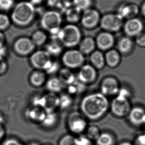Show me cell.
Returning a JSON list of instances; mask_svg holds the SVG:
<instances>
[{
	"label": "cell",
	"mask_w": 145,
	"mask_h": 145,
	"mask_svg": "<svg viewBox=\"0 0 145 145\" xmlns=\"http://www.w3.org/2000/svg\"><path fill=\"white\" fill-rule=\"evenodd\" d=\"M72 99L71 97L67 95H62L59 97V106L63 108L69 107L72 103Z\"/></svg>",
	"instance_id": "34"
},
{
	"label": "cell",
	"mask_w": 145,
	"mask_h": 145,
	"mask_svg": "<svg viewBox=\"0 0 145 145\" xmlns=\"http://www.w3.org/2000/svg\"><path fill=\"white\" fill-rule=\"evenodd\" d=\"M48 5L52 7L63 8L62 0H47Z\"/></svg>",
	"instance_id": "42"
},
{
	"label": "cell",
	"mask_w": 145,
	"mask_h": 145,
	"mask_svg": "<svg viewBox=\"0 0 145 145\" xmlns=\"http://www.w3.org/2000/svg\"><path fill=\"white\" fill-rule=\"evenodd\" d=\"M91 5L92 0H75L74 7L82 11L89 9Z\"/></svg>",
	"instance_id": "33"
},
{
	"label": "cell",
	"mask_w": 145,
	"mask_h": 145,
	"mask_svg": "<svg viewBox=\"0 0 145 145\" xmlns=\"http://www.w3.org/2000/svg\"><path fill=\"white\" fill-rule=\"evenodd\" d=\"M69 125L72 131L75 133H79L84 130L86 127V122L84 120L79 118L77 113L73 114L71 116Z\"/></svg>",
	"instance_id": "17"
},
{
	"label": "cell",
	"mask_w": 145,
	"mask_h": 145,
	"mask_svg": "<svg viewBox=\"0 0 145 145\" xmlns=\"http://www.w3.org/2000/svg\"><path fill=\"white\" fill-rule=\"evenodd\" d=\"M105 61L110 67H115L120 63V57L117 51L112 50L106 53Z\"/></svg>",
	"instance_id": "23"
},
{
	"label": "cell",
	"mask_w": 145,
	"mask_h": 145,
	"mask_svg": "<svg viewBox=\"0 0 145 145\" xmlns=\"http://www.w3.org/2000/svg\"><path fill=\"white\" fill-rule=\"evenodd\" d=\"M90 59L95 67L98 69H101L105 64V57L100 51H95L91 56Z\"/></svg>",
	"instance_id": "26"
},
{
	"label": "cell",
	"mask_w": 145,
	"mask_h": 145,
	"mask_svg": "<svg viewBox=\"0 0 145 145\" xmlns=\"http://www.w3.org/2000/svg\"><path fill=\"white\" fill-rule=\"evenodd\" d=\"M10 20L8 16L5 14H0V30H4L8 27Z\"/></svg>",
	"instance_id": "36"
},
{
	"label": "cell",
	"mask_w": 145,
	"mask_h": 145,
	"mask_svg": "<svg viewBox=\"0 0 145 145\" xmlns=\"http://www.w3.org/2000/svg\"><path fill=\"white\" fill-rule=\"evenodd\" d=\"M59 78L63 84L71 85L76 80L74 75L68 69H63L59 71Z\"/></svg>",
	"instance_id": "21"
},
{
	"label": "cell",
	"mask_w": 145,
	"mask_h": 145,
	"mask_svg": "<svg viewBox=\"0 0 145 145\" xmlns=\"http://www.w3.org/2000/svg\"><path fill=\"white\" fill-rule=\"evenodd\" d=\"M3 145H22L19 142L14 139H10L6 140L5 141Z\"/></svg>",
	"instance_id": "45"
},
{
	"label": "cell",
	"mask_w": 145,
	"mask_h": 145,
	"mask_svg": "<svg viewBox=\"0 0 145 145\" xmlns=\"http://www.w3.org/2000/svg\"><path fill=\"white\" fill-rule=\"evenodd\" d=\"M35 12V8L31 2H20L14 8L11 18L18 25H27L33 20Z\"/></svg>",
	"instance_id": "2"
},
{
	"label": "cell",
	"mask_w": 145,
	"mask_h": 145,
	"mask_svg": "<svg viewBox=\"0 0 145 145\" xmlns=\"http://www.w3.org/2000/svg\"><path fill=\"white\" fill-rule=\"evenodd\" d=\"M134 43L131 37L126 36L122 38L118 44V48L120 53L126 54L129 53L133 48Z\"/></svg>",
	"instance_id": "20"
},
{
	"label": "cell",
	"mask_w": 145,
	"mask_h": 145,
	"mask_svg": "<svg viewBox=\"0 0 145 145\" xmlns=\"http://www.w3.org/2000/svg\"><path fill=\"white\" fill-rule=\"evenodd\" d=\"M62 59L65 66L72 69L80 67L84 61L82 53L76 50H71L66 52L63 55Z\"/></svg>",
	"instance_id": "8"
},
{
	"label": "cell",
	"mask_w": 145,
	"mask_h": 145,
	"mask_svg": "<svg viewBox=\"0 0 145 145\" xmlns=\"http://www.w3.org/2000/svg\"><path fill=\"white\" fill-rule=\"evenodd\" d=\"M108 108V102L102 93H94L83 99L81 108L85 116L92 120L98 119L106 113Z\"/></svg>",
	"instance_id": "1"
},
{
	"label": "cell",
	"mask_w": 145,
	"mask_h": 145,
	"mask_svg": "<svg viewBox=\"0 0 145 145\" xmlns=\"http://www.w3.org/2000/svg\"><path fill=\"white\" fill-rule=\"evenodd\" d=\"M7 50L4 45L0 46V61L3 60V58L6 56Z\"/></svg>",
	"instance_id": "46"
},
{
	"label": "cell",
	"mask_w": 145,
	"mask_h": 145,
	"mask_svg": "<svg viewBox=\"0 0 145 145\" xmlns=\"http://www.w3.org/2000/svg\"><path fill=\"white\" fill-rule=\"evenodd\" d=\"M143 22L137 18L128 20L124 24V30L126 35L129 37H136L144 31Z\"/></svg>",
	"instance_id": "10"
},
{
	"label": "cell",
	"mask_w": 145,
	"mask_h": 145,
	"mask_svg": "<svg viewBox=\"0 0 145 145\" xmlns=\"http://www.w3.org/2000/svg\"><path fill=\"white\" fill-rule=\"evenodd\" d=\"M137 145H145V134L138 137L136 140Z\"/></svg>",
	"instance_id": "44"
},
{
	"label": "cell",
	"mask_w": 145,
	"mask_h": 145,
	"mask_svg": "<svg viewBox=\"0 0 145 145\" xmlns=\"http://www.w3.org/2000/svg\"><path fill=\"white\" fill-rule=\"evenodd\" d=\"M46 114L47 112L45 110L39 106H35L28 110L27 112V116L30 119L37 121H43L45 118Z\"/></svg>",
	"instance_id": "19"
},
{
	"label": "cell",
	"mask_w": 145,
	"mask_h": 145,
	"mask_svg": "<svg viewBox=\"0 0 145 145\" xmlns=\"http://www.w3.org/2000/svg\"><path fill=\"white\" fill-rule=\"evenodd\" d=\"M59 145H76L75 138L72 136L66 135L61 139Z\"/></svg>",
	"instance_id": "38"
},
{
	"label": "cell",
	"mask_w": 145,
	"mask_h": 145,
	"mask_svg": "<svg viewBox=\"0 0 145 145\" xmlns=\"http://www.w3.org/2000/svg\"><path fill=\"white\" fill-rule=\"evenodd\" d=\"M45 73L39 71H36L32 73L30 76V81L35 86H40L43 84L45 81Z\"/></svg>",
	"instance_id": "27"
},
{
	"label": "cell",
	"mask_w": 145,
	"mask_h": 145,
	"mask_svg": "<svg viewBox=\"0 0 145 145\" xmlns=\"http://www.w3.org/2000/svg\"><path fill=\"white\" fill-rule=\"evenodd\" d=\"M111 108L112 112L118 116L127 115L131 110V105L128 98L118 95L112 102Z\"/></svg>",
	"instance_id": "7"
},
{
	"label": "cell",
	"mask_w": 145,
	"mask_h": 145,
	"mask_svg": "<svg viewBox=\"0 0 145 145\" xmlns=\"http://www.w3.org/2000/svg\"><path fill=\"white\" fill-rule=\"evenodd\" d=\"M135 42L140 47H145V32H142L136 37Z\"/></svg>",
	"instance_id": "40"
},
{
	"label": "cell",
	"mask_w": 145,
	"mask_h": 145,
	"mask_svg": "<svg viewBox=\"0 0 145 145\" xmlns=\"http://www.w3.org/2000/svg\"><path fill=\"white\" fill-rule=\"evenodd\" d=\"M35 46L31 40L23 37L16 40L14 45V48L20 55H27L33 51Z\"/></svg>",
	"instance_id": "13"
},
{
	"label": "cell",
	"mask_w": 145,
	"mask_h": 145,
	"mask_svg": "<svg viewBox=\"0 0 145 145\" xmlns=\"http://www.w3.org/2000/svg\"><path fill=\"white\" fill-rule=\"evenodd\" d=\"M120 145H131V144H130L129 143H128V142H124V143L121 144Z\"/></svg>",
	"instance_id": "52"
},
{
	"label": "cell",
	"mask_w": 145,
	"mask_h": 145,
	"mask_svg": "<svg viewBox=\"0 0 145 145\" xmlns=\"http://www.w3.org/2000/svg\"><path fill=\"white\" fill-rule=\"evenodd\" d=\"M75 0H62L63 8L65 9V11L69 8L74 7Z\"/></svg>",
	"instance_id": "43"
},
{
	"label": "cell",
	"mask_w": 145,
	"mask_h": 145,
	"mask_svg": "<svg viewBox=\"0 0 145 145\" xmlns=\"http://www.w3.org/2000/svg\"><path fill=\"white\" fill-rule=\"evenodd\" d=\"M123 24V18L120 14H108L101 20V26L104 29L110 31H118Z\"/></svg>",
	"instance_id": "5"
},
{
	"label": "cell",
	"mask_w": 145,
	"mask_h": 145,
	"mask_svg": "<svg viewBox=\"0 0 145 145\" xmlns=\"http://www.w3.org/2000/svg\"><path fill=\"white\" fill-rule=\"evenodd\" d=\"M129 115V119L132 123L140 125L145 123V110L141 106H135L131 109Z\"/></svg>",
	"instance_id": "16"
},
{
	"label": "cell",
	"mask_w": 145,
	"mask_h": 145,
	"mask_svg": "<svg viewBox=\"0 0 145 145\" xmlns=\"http://www.w3.org/2000/svg\"><path fill=\"white\" fill-rule=\"evenodd\" d=\"M81 33L76 26L69 24L61 28L59 40L67 47H73L80 41Z\"/></svg>",
	"instance_id": "3"
},
{
	"label": "cell",
	"mask_w": 145,
	"mask_h": 145,
	"mask_svg": "<svg viewBox=\"0 0 145 145\" xmlns=\"http://www.w3.org/2000/svg\"><path fill=\"white\" fill-rule=\"evenodd\" d=\"M47 39V36L45 33L41 31H36L33 34L31 40L35 45H43Z\"/></svg>",
	"instance_id": "29"
},
{
	"label": "cell",
	"mask_w": 145,
	"mask_h": 145,
	"mask_svg": "<svg viewBox=\"0 0 145 145\" xmlns=\"http://www.w3.org/2000/svg\"><path fill=\"white\" fill-rule=\"evenodd\" d=\"M75 143L76 145H91V144L90 139L83 136L75 138Z\"/></svg>",
	"instance_id": "39"
},
{
	"label": "cell",
	"mask_w": 145,
	"mask_h": 145,
	"mask_svg": "<svg viewBox=\"0 0 145 145\" xmlns=\"http://www.w3.org/2000/svg\"><path fill=\"white\" fill-rule=\"evenodd\" d=\"M65 12L66 18L68 22L74 23L78 22L80 18L81 11L75 7L69 8L65 10Z\"/></svg>",
	"instance_id": "24"
},
{
	"label": "cell",
	"mask_w": 145,
	"mask_h": 145,
	"mask_svg": "<svg viewBox=\"0 0 145 145\" xmlns=\"http://www.w3.org/2000/svg\"><path fill=\"white\" fill-rule=\"evenodd\" d=\"M96 71L93 67L90 65H85L79 72V80L84 84L92 82L96 78Z\"/></svg>",
	"instance_id": "15"
},
{
	"label": "cell",
	"mask_w": 145,
	"mask_h": 145,
	"mask_svg": "<svg viewBox=\"0 0 145 145\" xmlns=\"http://www.w3.org/2000/svg\"><path fill=\"white\" fill-rule=\"evenodd\" d=\"M33 104L35 106L43 108L46 112H51L59 106V97L54 93H50L41 97H35L33 101Z\"/></svg>",
	"instance_id": "4"
},
{
	"label": "cell",
	"mask_w": 145,
	"mask_h": 145,
	"mask_svg": "<svg viewBox=\"0 0 145 145\" xmlns=\"http://www.w3.org/2000/svg\"><path fill=\"white\" fill-rule=\"evenodd\" d=\"M4 134H5V131L3 127L0 124V141L4 137Z\"/></svg>",
	"instance_id": "49"
},
{
	"label": "cell",
	"mask_w": 145,
	"mask_h": 145,
	"mask_svg": "<svg viewBox=\"0 0 145 145\" xmlns=\"http://www.w3.org/2000/svg\"><path fill=\"white\" fill-rule=\"evenodd\" d=\"M140 12L139 6L135 3H125L120 6L118 14L127 20L136 18Z\"/></svg>",
	"instance_id": "11"
},
{
	"label": "cell",
	"mask_w": 145,
	"mask_h": 145,
	"mask_svg": "<svg viewBox=\"0 0 145 145\" xmlns=\"http://www.w3.org/2000/svg\"><path fill=\"white\" fill-rule=\"evenodd\" d=\"M61 22V14L56 11H49L44 14L41 18V26L44 29L50 32L60 28Z\"/></svg>",
	"instance_id": "6"
},
{
	"label": "cell",
	"mask_w": 145,
	"mask_h": 145,
	"mask_svg": "<svg viewBox=\"0 0 145 145\" xmlns=\"http://www.w3.org/2000/svg\"><path fill=\"white\" fill-rule=\"evenodd\" d=\"M95 46V43L93 39L91 37H87L81 42L79 49L83 54H89L94 50Z\"/></svg>",
	"instance_id": "22"
},
{
	"label": "cell",
	"mask_w": 145,
	"mask_h": 145,
	"mask_svg": "<svg viewBox=\"0 0 145 145\" xmlns=\"http://www.w3.org/2000/svg\"><path fill=\"white\" fill-rule=\"evenodd\" d=\"M85 88V86L83 83L76 80L71 84L69 85L68 90L71 94H78L83 92Z\"/></svg>",
	"instance_id": "28"
},
{
	"label": "cell",
	"mask_w": 145,
	"mask_h": 145,
	"mask_svg": "<svg viewBox=\"0 0 145 145\" xmlns=\"http://www.w3.org/2000/svg\"><path fill=\"white\" fill-rule=\"evenodd\" d=\"M96 140L98 145H112L114 141L112 135L107 133L100 134Z\"/></svg>",
	"instance_id": "31"
},
{
	"label": "cell",
	"mask_w": 145,
	"mask_h": 145,
	"mask_svg": "<svg viewBox=\"0 0 145 145\" xmlns=\"http://www.w3.org/2000/svg\"><path fill=\"white\" fill-rule=\"evenodd\" d=\"M57 116L53 112H47L45 119L42 121L44 125L48 127L52 126L54 125L57 121Z\"/></svg>",
	"instance_id": "32"
},
{
	"label": "cell",
	"mask_w": 145,
	"mask_h": 145,
	"mask_svg": "<svg viewBox=\"0 0 145 145\" xmlns=\"http://www.w3.org/2000/svg\"><path fill=\"white\" fill-rule=\"evenodd\" d=\"M2 121H3V119H2V118L0 116V124L2 123Z\"/></svg>",
	"instance_id": "54"
},
{
	"label": "cell",
	"mask_w": 145,
	"mask_h": 145,
	"mask_svg": "<svg viewBox=\"0 0 145 145\" xmlns=\"http://www.w3.org/2000/svg\"><path fill=\"white\" fill-rule=\"evenodd\" d=\"M31 1V3L32 4L34 5V4H35V5H38V4H41V3L43 2L44 0H30Z\"/></svg>",
	"instance_id": "51"
},
{
	"label": "cell",
	"mask_w": 145,
	"mask_h": 145,
	"mask_svg": "<svg viewBox=\"0 0 145 145\" xmlns=\"http://www.w3.org/2000/svg\"><path fill=\"white\" fill-rule=\"evenodd\" d=\"M64 86V84L61 82L59 78L53 77L50 79L47 83V89L51 92L56 93L60 92Z\"/></svg>",
	"instance_id": "25"
},
{
	"label": "cell",
	"mask_w": 145,
	"mask_h": 145,
	"mask_svg": "<svg viewBox=\"0 0 145 145\" xmlns=\"http://www.w3.org/2000/svg\"><path fill=\"white\" fill-rule=\"evenodd\" d=\"M30 61L36 69L46 70L52 62L51 55L47 51H37L32 55Z\"/></svg>",
	"instance_id": "9"
},
{
	"label": "cell",
	"mask_w": 145,
	"mask_h": 145,
	"mask_svg": "<svg viewBox=\"0 0 145 145\" xmlns=\"http://www.w3.org/2000/svg\"><path fill=\"white\" fill-rule=\"evenodd\" d=\"M47 52L50 55L57 56L59 55L62 51L61 46L56 41L52 42L47 46Z\"/></svg>",
	"instance_id": "30"
},
{
	"label": "cell",
	"mask_w": 145,
	"mask_h": 145,
	"mask_svg": "<svg viewBox=\"0 0 145 145\" xmlns=\"http://www.w3.org/2000/svg\"><path fill=\"white\" fill-rule=\"evenodd\" d=\"M5 38L3 34L0 32V46L4 45V42Z\"/></svg>",
	"instance_id": "50"
},
{
	"label": "cell",
	"mask_w": 145,
	"mask_h": 145,
	"mask_svg": "<svg viewBox=\"0 0 145 145\" xmlns=\"http://www.w3.org/2000/svg\"><path fill=\"white\" fill-rule=\"evenodd\" d=\"M100 15L96 10L89 8L85 10L81 17V22L85 27L92 28L98 24Z\"/></svg>",
	"instance_id": "12"
},
{
	"label": "cell",
	"mask_w": 145,
	"mask_h": 145,
	"mask_svg": "<svg viewBox=\"0 0 145 145\" xmlns=\"http://www.w3.org/2000/svg\"><path fill=\"white\" fill-rule=\"evenodd\" d=\"M114 38L111 34L103 32L100 34L97 39V44L98 47L102 50H106L114 45Z\"/></svg>",
	"instance_id": "18"
},
{
	"label": "cell",
	"mask_w": 145,
	"mask_h": 145,
	"mask_svg": "<svg viewBox=\"0 0 145 145\" xmlns=\"http://www.w3.org/2000/svg\"><path fill=\"white\" fill-rule=\"evenodd\" d=\"M87 134L88 138L93 140L97 139L100 135L98 128L95 126H91L89 128Z\"/></svg>",
	"instance_id": "35"
},
{
	"label": "cell",
	"mask_w": 145,
	"mask_h": 145,
	"mask_svg": "<svg viewBox=\"0 0 145 145\" xmlns=\"http://www.w3.org/2000/svg\"><path fill=\"white\" fill-rule=\"evenodd\" d=\"M28 145H39L38 144L36 143H30L28 144Z\"/></svg>",
	"instance_id": "53"
},
{
	"label": "cell",
	"mask_w": 145,
	"mask_h": 145,
	"mask_svg": "<svg viewBox=\"0 0 145 145\" xmlns=\"http://www.w3.org/2000/svg\"><path fill=\"white\" fill-rule=\"evenodd\" d=\"M140 12L145 18V1H144L140 7Z\"/></svg>",
	"instance_id": "48"
},
{
	"label": "cell",
	"mask_w": 145,
	"mask_h": 145,
	"mask_svg": "<svg viewBox=\"0 0 145 145\" xmlns=\"http://www.w3.org/2000/svg\"><path fill=\"white\" fill-rule=\"evenodd\" d=\"M14 4V0H0V9L8 10L12 7Z\"/></svg>",
	"instance_id": "37"
},
{
	"label": "cell",
	"mask_w": 145,
	"mask_h": 145,
	"mask_svg": "<svg viewBox=\"0 0 145 145\" xmlns=\"http://www.w3.org/2000/svg\"><path fill=\"white\" fill-rule=\"evenodd\" d=\"M7 69V65L6 63L3 61H0V73L4 72Z\"/></svg>",
	"instance_id": "47"
},
{
	"label": "cell",
	"mask_w": 145,
	"mask_h": 145,
	"mask_svg": "<svg viewBox=\"0 0 145 145\" xmlns=\"http://www.w3.org/2000/svg\"><path fill=\"white\" fill-rule=\"evenodd\" d=\"M59 63L56 61H52L50 65L45 71L48 73L49 74H53L57 72L59 70Z\"/></svg>",
	"instance_id": "41"
},
{
	"label": "cell",
	"mask_w": 145,
	"mask_h": 145,
	"mask_svg": "<svg viewBox=\"0 0 145 145\" xmlns=\"http://www.w3.org/2000/svg\"><path fill=\"white\" fill-rule=\"evenodd\" d=\"M102 94L105 96H112L118 94L120 90L118 81L112 77H108L103 81L101 86Z\"/></svg>",
	"instance_id": "14"
}]
</instances>
